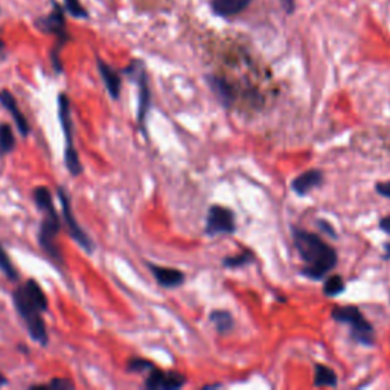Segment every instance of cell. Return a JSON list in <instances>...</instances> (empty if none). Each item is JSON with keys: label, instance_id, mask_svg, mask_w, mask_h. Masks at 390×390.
I'll use <instances>...</instances> for the list:
<instances>
[{"label": "cell", "instance_id": "1", "mask_svg": "<svg viewBox=\"0 0 390 390\" xmlns=\"http://www.w3.org/2000/svg\"><path fill=\"white\" fill-rule=\"evenodd\" d=\"M293 241L303 262L302 274L311 281H322L337 265V252L322 236L300 227H293Z\"/></svg>", "mask_w": 390, "mask_h": 390}, {"label": "cell", "instance_id": "2", "mask_svg": "<svg viewBox=\"0 0 390 390\" xmlns=\"http://www.w3.org/2000/svg\"><path fill=\"white\" fill-rule=\"evenodd\" d=\"M13 300L17 312L26 323L28 332L37 343L47 346L49 336H47L46 323L43 320V312L49 310L46 293L42 285L35 279H28L20 287H17L13 293Z\"/></svg>", "mask_w": 390, "mask_h": 390}, {"label": "cell", "instance_id": "3", "mask_svg": "<svg viewBox=\"0 0 390 390\" xmlns=\"http://www.w3.org/2000/svg\"><path fill=\"white\" fill-rule=\"evenodd\" d=\"M331 317L334 322L343 323L351 327V339L357 341L358 345L374 346L375 345V329L365 314L360 311L358 307H334L331 311Z\"/></svg>", "mask_w": 390, "mask_h": 390}, {"label": "cell", "instance_id": "4", "mask_svg": "<svg viewBox=\"0 0 390 390\" xmlns=\"http://www.w3.org/2000/svg\"><path fill=\"white\" fill-rule=\"evenodd\" d=\"M59 119H60V126H61L64 140H66L64 165H66V168H68L69 174L72 177H78L83 174V164L80 160L78 151H77V148H75L71 101L66 93L59 95Z\"/></svg>", "mask_w": 390, "mask_h": 390}, {"label": "cell", "instance_id": "5", "mask_svg": "<svg viewBox=\"0 0 390 390\" xmlns=\"http://www.w3.org/2000/svg\"><path fill=\"white\" fill-rule=\"evenodd\" d=\"M43 214H44V218L39 231V244L51 260L61 262L63 261L61 249L60 245L56 244V238H59L61 232V215L59 214L56 209Z\"/></svg>", "mask_w": 390, "mask_h": 390}, {"label": "cell", "instance_id": "6", "mask_svg": "<svg viewBox=\"0 0 390 390\" xmlns=\"http://www.w3.org/2000/svg\"><path fill=\"white\" fill-rule=\"evenodd\" d=\"M56 193H59V198L61 203V218L64 220L66 227H68V232H69L71 238L81 247L85 253L92 255L95 252V244L92 241V238L87 235V232H85L78 224L77 218H75V214L71 207V200H69L68 194H66V189L59 186L56 188Z\"/></svg>", "mask_w": 390, "mask_h": 390}, {"label": "cell", "instance_id": "7", "mask_svg": "<svg viewBox=\"0 0 390 390\" xmlns=\"http://www.w3.org/2000/svg\"><path fill=\"white\" fill-rule=\"evenodd\" d=\"M236 231L235 214L229 207L220 205H212L209 207L206 218V233L209 236L215 235H232Z\"/></svg>", "mask_w": 390, "mask_h": 390}, {"label": "cell", "instance_id": "8", "mask_svg": "<svg viewBox=\"0 0 390 390\" xmlns=\"http://www.w3.org/2000/svg\"><path fill=\"white\" fill-rule=\"evenodd\" d=\"M127 73L136 75V83L139 85V109H138V123L142 128V133L147 136V118L151 107V90L148 85V77L144 69V66L140 63H131L130 68L127 69Z\"/></svg>", "mask_w": 390, "mask_h": 390}, {"label": "cell", "instance_id": "9", "mask_svg": "<svg viewBox=\"0 0 390 390\" xmlns=\"http://www.w3.org/2000/svg\"><path fill=\"white\" fill-rule=\"evenodd\" d=\"M35 26L44 34H51L56 37V44L64 46L71 40V35L66 30V18L64 9L60 4H54V9L51 14H47L35 22Z\"/></svg>", "mask_w": 390, "mask_h": 390}, {"label": "cell", "instance_id": "10", "mask_svg": "<svg viewBox=\"0 0 390 390\" xmlns=\"http://www.w3.org/2000/svg\"><path fill=\"white\" fill-rule=\"evenodd\" d=\"M186 383L188 378L183 374L153 367L145 379V387L150 390H177L182 389Z\"/></svg>", "mask_w": 390, "mask_h": 390}, {"label": "cell", "instance_id": "11", "mask_svg": "<svg viewBox=\"0 0 390 390\" xmlns=\"http://www.w3.org/2000/svg\"><path fill=\"white\" fill-rule=\"evenodd\" d=\"M0 104L8 110L9 115L13 116V121L16 123V127L18 130V133H20L22 136H28L31 131V127H30V122H28L26 116L23 115V111L20 110V107H18L17 104V99L14 98V95L4 89L0 90Z\"/></svg>", "mask_w": 390, "mask_h": 390}, {"label": "cell", "instance_id": "12", "mask_svg": "<svg viewBox=\"0 0 390 390\" xmlns=\"http://www.w3.org/2000/svg\"><path fill=\"white\" fill-rule=\"evenodd\" d=\"M148 267L156 278L157 284L164 288H177L185 284V273L173 267H162V265L148 264Z\"/></svg>", "mask_w": 390, "mask_h": 390}, {"label": "cell", "instance_id": "13", "mask_svg": "<svg viewBox=\"0 0 390 390\" xmlns=\"http://www.w3.org/2000/svg\"><path fill=\"white\" fill-rule=\"evenodd\" d=\"M322 182H323V173L320 169H308L305 173H302L298 177L293 178L291 189L299 197H305L316 188L322 186Z\"/></svg>", "mask_w": 390, "mask_h": 390}, {"label": "cell", "instance_id": "14", "mask_svg": "<svg viewBox=\"0 0 390 390\" xmlns=\"http://www.w3.org/2000/svg\"><path fill=\"white\" fill-rule=\"evenodd\" d=\"M97 66H98V72L101 75V78L104 81V85L111 97V99H119L121 97V89H122V78L121 75L111 68L110 64H107L104 60L97 59Z\"/></svg>", "mask_w": 390, "mask_h": 390}, {"label": "cell", "instance_id": "15", "mask_svg": "<svg viewBox=\"0 0 390 390\" xmlns=\"http://www.w3.org/2000/svg\"><path fill=\"white\" fill-rule=\"evenodd\" d=\"M250 0H211L214 13L220 17H232L243 13Z\"/></svg>", "mask_w": 390, "mask_h": 390}, {"label": "cell", "instance_id": "16", "mask_svg": "<svg viewBox=\"0 0 390 390\" xmlns=\"http://www.w3.org/2000/svg\"><path fill=\"white\" fill-rule=\"evenodd\" d=\"M337 375L334 370L327 365L317 363L314 366V386L316 387H336L337 386Z\"/></svg>", "mask_w": 390, "mask_h": 390}, {"label": "cell", "instance_id": "17", "mask_svg": "<svg viewBox=\"0 0 390 390\" xmlns=\"http://www.w3.org/2000/svg\"><path fill=\"white\" fill-rule=\"evenodd\" d=\"M211 322L215 325V329L220 332V334H226L233 329L235 320L232 314L226 310H215L211 312Z\"/></svg>", "mask_w": 390, "mask_h": 390}, {"label": "cell", "instance_id": "18", "mask_svg": "<svg viewBox=\"0 0 390 390\" xmlns=\"http://www.w3.org/2000/svg\"><path fill=\"white\" fill-rule=\"evenodd\" d=\"M32 198L35 206L40 209L42 212H47V211H54L55 205H54V198L49 189L46 186H37L32 193Z\"/></svg>", "mask_w": 390, "mask_h": 390}, {"label": "cell", "instance_id": "19", "mask_svg": "<svg viewBox=\"0 0 390 390\" xmlns=\"http://www.w3.org/2000/svg\"><path fill=\"white\" fill-rule=\"evenodd\" d=\"M16 147V136L9 123H0V157L13 153Z\"/></svg>", "mask_w": 390, "mask_h": 390}, {"label": "cell", "instance_id": "20", "mask_svg": "<svg viewBox=\"0 0 390 390\" xmlns=\"http://www.w3.org/2000/svg\"><path fill=\"white\" fill-rule=\"evenodd\" d=\"M346 288V284L341 278L340 274H332L329 278H327L325 284H323V293L328 298H336L339 294H341Z\"/></svg>", "mask_w": 390, "mask_h": 390}, {"label": "cell", "instance_id": "21", "mask_svg": "<svg viewBox=\"0 0 390 390\" xmlns=\"http://www.w3.org/2000/svg\"><path fill=\"white\" fill-rule=\"evenodd\" d=\"M0 272L6 276L8 281L16 282L18 279V272L16 270L14 264L11 258H9V255L6 253L2 243H0Z\"/></svg>", "mask_w": 390, "mask_h": 390}, {"label": "cell", "instance_id": "22", "mask_svg": "<svg viewBox=\"0 0 390 390\" xmlns=\"http://www.w3.org/2000/svg\"><path fill=\"white\" fill-rule=\"evenodd\" d=\"M255 260V255L250 250H244L241 253H238L235 256H229V258H224L223 265L227 269H238V267H244V265L250 264Z\"/></svg>", "mask_w": 390, "mask_h": 390}, {"label": "cell", "instance_id": "23", "mask_svg": "<svg viewBox=\"0 0 390 390\" xmlns=\"http://www.w3.org/2000/svg\"><path fill=\"white\" fill-rule=\"evenodd\" d=\"M156 367L154 363L145 360V358H139V357H133L128 360L127 363V370L128 372H150L151 369Z\"/></svg>", "mask_w": 390, "mask_h": 390}, {"label": "cell", "instance_id": "24", "mask_svg": "<svg viewBox=\"0 0 390 390\" xmlns=\"http://www.w3.org/2000/svg\"><path fill=\"white\" fill-rule=\"evenodd\" d=\"M31 389L34 390H40V389H47V390H73L75 384L71 382L69 378H54L49 384H40V386H32Z\"/></svg>", "mask_w": 390, "mask_h": 390}, {"label": "cell", "instance_id": "25", "mask_svg": "<svg viewBox=\"0 0 390 390\" xmlns=\"http://www.w3.org/2000/svg\"><path fill=\"white\" fill-rule=\"evenodd\" d=\"M64 6H66V9H68L71 16L77 17V18H84L89 16L87 11H85L83 5L80 4V0H64Z\"/></svg>", "mask_w": 390, "mask_h": 390}, {"label": "cell", "instance_id": "26", "mask_svg": "<svg viewBox=\"0 0 390 390\" xmlns=\"http://www.w3.org/2000/svg\"><path fill=\"white\" fill-rule=\"evenodd\" d=\"M61 47L60 44H56L54 49L51 51V55H49V59H51V64H52V68L56 73H61L63 72V63H61Z\"/></svg>", "mask_w": 390, "mask_h": 390}, {"label": "cell", "instance_id": "27", "mask_svg": "<svg viewBox=\"0 0 390 390\" xmlns=\"http://www.w3.org/2000/svg\"><path fill=\"white\" fill-rule=\"evenodd\" d=\"M375 191L384 198H390V180H386V182H378L375 185Z\"/></svg>", "mask_w": 390, "mask_h": 390}, {"label": "cell", "instance_id": "28", "mask_svg": "<svg viewBox=\"0 0 390 390\" xmlns=\"http://www.w3.org/2000/svg\"><path fill=\"white\" fill-rule=\"evenodd\" d=\"M379 229L390 235V217H383L382 220H379Z\"/></svg>", "mask_w": 390, "mask_h": 390}, {"label": "cell", "instance_id": "29", "mask_svg": "<svg viewBox=\"0 0 390 390\" xmlns=\"http://www.w3.org/2000/svg\"><path fill=\"white\" fill-rule=\"evenodd\" d=\"M319 227H322V229H325L328 235H331L332 238H336L337 235L334 233V229H332V227L327 223V221H319Z\"/></svg>", "mask_w": 390, "mask_h": 390}, {"label": "cell", "instance_id": "30", "mask_svg": "<svg viewBox=\"0 0 390 390\" xmlns=\"http://www.w3.org/2000/svg\"><path fill=\"white\" fill-rule=\"evenodd\" d=\"M384 260H390V243H386L384 245V256H383Z\"/></svg>", "mask_w": 390, "mask_h": 390}, {"label": "cell", "instance_id": "31", "mask_svg": "<svg viewBox=\"0 0 390 390\" xmlns=\"http://www.w3.org/2000/svg\"><path fill=\"white\" fill-rule=\"evenodd\" d=\"M8 384V379H6V377L2 374V372H0V387H2V386H6Z\"/></svg>", "mask_w": 390, "mask_h": 390}, {"label": "cell", "instance_id": "32", "mask_svg": "<svg viewBox=\"0 0 390 390\" xmlns=\"http://www.w3.org/2000/svg\"><path fill=\"white\" fill-rule=\"evenodd\" d=\"M282 4L285 5V8H288V9H291V6L294 5V0H282Z\"/></svg>", "mask_w": 390, "mask_h": 390}, {"label": "cell", "instance_id": "33", "mask_svg": "<svg viewBox=\"0 0 390 390\" xmlns=\"http://www.w3.org/2000/svg\"><path fill=\"white\" fill-rule=\"evenodd\" d=\"M215 387H221V384H209V386H205L203 389H215Z\"/></svg>", "mask_w": 390, "mask_h": 390}, {"label": "cell", "instance_id": "34", "mask_svg": "<svg viewBox=\"0 0 390 390\" xmlns=\"http://www.w3.org/2000/svg\"><path fill=\"white\" fill-rule=\"evenodd\" d=\"M4 47H5L4 42H2V40H0V52H2V51H4Z\"/></svg>", "mask_w": 390, "mask_h": 390}]
</instances>
